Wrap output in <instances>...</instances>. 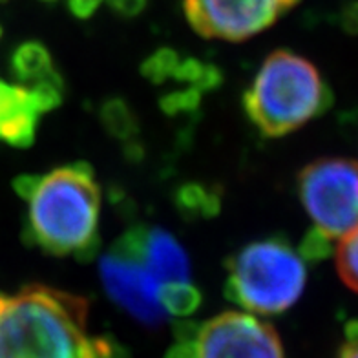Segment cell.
Masks as SVG:
<instances>
[{"label":"cell","instance_id":"1","mask_svg":"<svg viewBox=\"0 0 358 358\" xmlns=\"http://www.w3.org/2000/svg\"><path fill=\"white\" fill-rule=\"evenodd\" d=\"M86 320L88 302L61 289L0 294V358H97Z\"/></svg>","mask_w":358,"mask_h":358},{"label":"cell","instance_id":"2","mask_svg":"<svg viewBox=\"0 0 358 358\" xmlns=\"http://www.w3.org/2000/svg\"><path fill=\"white\" fill-rule=\"evenodd\" d=\"M101 189L88 163H71L41 178L29 198L31 243L55 256L90 262L99 250Z\"/></svg>","mask_w":358,"mask_h":358},{"label":"cell","instance_id":"3","mask_svg":"<svg viewBox=\"0 0 358 358\" xmlns=\"http://www.w3.org/2000/svg\"><path fill=\"white\" fill-rule=\"evenodd\" d=\"M333 95L320 71L289 50L271 53L243 95V108L259 132L282 137L331 106Z\"/></svg>","mask_w":358,"mask_h":358},{"label":"cell","instance_id":"4","mask_svg":"<svg viewBox=\"0 0 358 358\" xmlns=\"http://www.w3.org/2000/svg\"><path fill=\"white\" fill-rule=\"evenodd\" d=\"M227 298L245 311L280 315L300 300L307 282L306 262L283 238L252 241L229 265Z\"/></svg>","mask_w":358,"mask_h":358},{"label":"cell","instance_id":"5","mask_svg":"<svg viewBox=\"0 0 358 358\" xmlns=\"http://www.w3.org/2000/svg\"><path fill=\"white\" fill-rule=\"evenodd\" d=\"M298 196L318 231L344 238L358 229V161L322 157L298 176Z\"/></svg>","mask_w":358,"mask_h":358},{"label":"cell","instance_id":"6","mask_svg":"<svg viewBox=\"0 0 358 358\" xmlns=\"http://www.w3.org/2000/svg\"><path fill=\"white\" fill-rule=\"evenodd\" d=\"M300 0H185L190 26L205 38L245 41L267 29Z\"/></svg>","mask_w":358,"mask_h":358},{"label":"cell","instance_id":"7","mask_svg":"<svg viewBox=\"0 0 358 358\" xmlns=\"http://www.w3.org/2000/svg\"><path fill=\"white\" fill-rule=\"evenodd\" d=\"M199 358H285L278 333L250 313L227 311L201 325Z\"/></svg>","mask_w":358,"mask_h":358},{"label":"cell","instance_id":"8","mask_svg":"<svg viewBox=\"0 0 358 358\" xmlns=\"http://www.w3.org/2000/svg\"><path fill=\"white\" fill-rule=\"evenodd\" d=\"M99 276L110 300L139 324L157 327L166 320L159 303L161 283L141 262L108 252L101 258Z\"/></svg>","mask_w":358,"mask_h":358},{"label":"cell","instance_id":"9","mask_svg":"<svg viewBox=\"0 0 358 358\" xmlns=\"http://www.w3.org/2000/svg\"><path fill=\"white\" fill-rule=\"evenodd\" d=\"M41 110L31 88L0 80V139L17 148L34 145Z\"/></svg>","mask_w":358,"mask_h":358},{"label":"cell","instance_id":"10","mask_svg":"<svg viewBox=\"0 0 358 358\" xmlns=\"http://www.w3.org/2000/svg\"><path fill=\"white\" fill-rule=\"evenodd\" d=\"M143 265L159 283L187 282L190 276L187 250L169 231L159 227L146 231Z\"/></svg>","mask_w":358,"mask_h":358},{"label":"cell","instance_id":"11","mask_svg":"<svg viewBox=\"0 0 358 358\" xmlns=\"http://www.w3.org/2000/svg\"><path fill=\"white\" fill-rule=\"evenodd\" d=\"M10 66L11 73L17 79L22 83H34V85L55 70L50 50L37 41H28L15 48L11 53Z\"/></svg>","mask_w":358,"mask_h":358},{"label":"cell","instance_id":"12","mask_svg":"<svg viewBox=\"0 0 358 358\" xmlns=\"http://www.w3.org/2000/svg\"><path fill=\"white\" fill-rule=\"evenodd\" d=\"M176 207L187 220H208L222 210V196L201 183H185L176 192Z\"/></svg>","mask_w":358,"mask_h":358},{"label":"cell","instance_id":"13","mask_svg":"<svg viewBox=\"0 0 358 358\" xmlns=\"http://www.w3.org/2000/svg\"><path fill=\"white\" fill-rule=\"evenodd\" d=\"M99 115L104 130L115 139L130 141L139 132L136 113L130 108V104L121 97H112V99L104 101Z\"/></svg>","mask_w":358,"mask_h":358},{"label":"cell","instance_id":"14","mask_svg":"<svg viewBox=\"0 0 358 358\" xmlns=\"http://www.w3.org/2000/svg\"><path fill=\"white\" fill-rule=\"evenodd\" d=\"M159 303L166 315L187 318L201 306V292L189 282H169L159 289Z\"/></svg>","mask_w":358,"mask_h":358},{"label":"cell","instance_id":"15","mask_svg":"<svg viewBox=\"0 0 358 358\" xmlns=\"http://www.w3.org/2000/svg\"><path fill=\"white\" fill-rule=\"evenodd\" d=\"M336 267L342 282L358 292V229L340 238L336 247Z\"/></svg>","mask_w":358,"mask_h":358},{"label":"cell","instance_id":"16","mask_svg":"<svg viewBox=\"0 0 358 358\" xmlns=\"http://www.w3.org/2000/svg\"><path fill=\"white\" fill-rule=\"evenodd\" d=\"M179 55L172 48H159L141 64V73L152 85H163L166 79L174 77L179 64Z\"/></svg>","mask_w":358,"mask_h":358},{"label":"cell","instance_id":"17","mask_svg":"<svg viewBox=\"0 0 358 358\" xmlns=\"http://www.w3.org/2000/svg\"><path fill=\"white\" fill-rule=\"evenodd\" d=\"M34 97L37 101V106L41 113L52 112L57 106H61L62 103V92H64V80H62L61 73H57L55 70L43 80H38L31 86Z\"/></svg>","mask_w":358,"mask_h":358},{"label":"cell","instance_id":"18","mask_svg":"<svg viewBox=\"0 0 358 358\" xmlns=\"http://www.w3.org/2000/svg\"><path fill=\"white\" fill-rule=\"evenodd\" d=\"M199 99H201V94H199L198 90L190 86V88L187 90H179V92H172V94L163 95L159 101V106L166 115L176 117V115L196 112L199 106Z\"/></svg>","mask_w":358,"mask_h":358},{"label":"cell","instance_id":"19","mask_svg":"<svg viewBox=\"0 0 358 358\" xmlns=\"http://www.w3.org/2000/svg\"><path fill=\"white\" fill-rule=\"evenodd\" d=\"M298 255L303 262H311V264H318L322 259L329 258L331 256V238L325 236L324 232L318 229H311L306 232L303 240L300 241V249Z\"/></svg>","mask_w":358,"mask_h":358},{"label":"cell","instance_id":"20","mask_svg":"<svg viewBox=\"0 0 358 358\" xmlns=\"http://www.w3.org/2000/svg\"><path fill=\"white\" fill-rule=\"evenodd\" d=\"M203 68H205V62L198 61V59H185V61H179L172 79L179 80V83H187V85H190L194 88L196 83L199 80V77H201Z\"/></svg>","mask_w":358,"mask_h":358},{"label":"cell","instance_id":"21","mask_svg":"<svg viewBox=\"0 0 358 358\" xmlns=\"http://www.w3.org/2000/svg\"><path fill=\"white\" fill-rule=\"evenodd\" d=\"M148 0H108V6L113 13H117L123 19H134L145 11Z\"/></svg>","mask_w":358,"mask_h":358},{"label":"cell","instance_id":"22","mask_svg":"<svg viewBox=\"0 0 358 358\" xmlns=\"http://www.w3.org/2000/svg\"><path fill=\"white\" fill-rule=\"evenodd\" d=\"M222 80H223V76H222V70H220V68L214 66V64H205L201 77H199V80L196 83V86H194V88L198 90L199 94L213 92V90L220 88Z\"/></svg>","mask_w":358,"mask_h":358},{"label":"cell","instance_id":"23","mask_svg":"<svg viewBox=\"0 0 358 358\" xmlns=\"http://www.w3.org/2000/svg\"><path fill=\"white\" fill-rule=\"evenodd\" d=\"M336 358H358V320L349 322L345 327V342Z\"/></svg>","mask_w":358,"mask_h":358},{"label":"cell","instance_id":"24","mask_svg":"<svg viewBox=\"0 0 358 358\" xmlns=\"http://www.w3.org/2000/svg\"><path fill=\"white\" fill-rule=\"evenodd\" d=\"M172 331H174L176 342H198L201 325L196 324V322L179 320V322H176L174 327H172Z\"/></svg>","mask_w":358,"mask_h":358},{"label":"cell","instance_id":"25","mask_svg":"<svg viewBox=\"0 0 358 358\" xmlns=\"http://www.w3.org/2000/svg\"><path fill=\"white\" fill-rule=\"evenodd\" d=\"M38 183H41V176H31V174H24L15 178L13 181V189L15 192L19 194L20 198L28 199L34 196V192L37 190Z\"/></svg>","mask_w":358,"mask_h":358},{"label":"cell","instance_id":"26","mask_svg":"<svg viewBox=\"0 0 358 358\" xmlns=\"http://www.w3.org/2000/svg\"><path fill=\"white\" fill-rule=\"evenodd\" d=\"M103 0H68V10L77 19H90Z\"/></svg>","mask_w":358,"mask_h":358},{"label":"cell","instance_id":"27","mask_svg":"<svg viewBox=\"0 0 358 358\" xmlns=\"http://www.w3.org/2000/svg\"><path fill=\"white\" fill-rule=\"evenodd\" d=\"M340 24H342V28H344L348 34H358V0L349 2L348 6H344V10L340 13Z\"/></svg>","mask_w":358,"mask_h":358},{"label":"cell","instance_id":"28","mask_svg":"<svg viewBox=\"0 0 358 358\" xmlns=\"http://www.w3.org/2000/svg\"><path fill=\"white\" fill-rule=\"evenodd\" d=\"M165 358H199L198 342H176L166 351Z\"/></svg>","mask_w":358,"mask_h":358},{"label":"cell","instance_id":"29","mask_svg":"<svg viewBox=\"0 0 358 358\" xmlns=\"http://www.w3.org/2000/svg\"><path fill=\"white\" fill-rule=\"evenodd\" d=\"M43 2H48V4H53V2H57V0H43Z\"/></svg>","mask_w":358,"mask_h":358},{"label":"cell","instance_id":"30","mask_svg":"<svg viewBox=\"0 0 358 358\" xmlns=\"http://www.w3.org/2000/svg\"><path fill=\"white\" fill-rule=\"evenodd\" d=\"M2 2H8V0H0V4H2Z\"/></svg>","mask_w":358,"mask_h":358},{"label":"cell","instance_id":"31","mask_svg":"<svg viewBox=\"0 0 358 358\" xmlns=\"http://www.w3.org/2000/svg\"><path fill=\"white\" fill-rule=\"evenodd\" d=\"M0 37H2V28H0Z\"/></svg>","mask_w":358,"mask_h":358}]
</instances>
